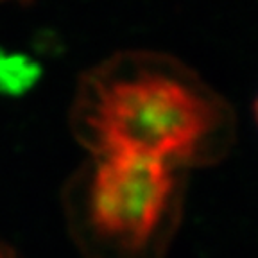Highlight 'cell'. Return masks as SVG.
Returning a JSON list of instances; mask_svg holds the SVG:
<instances>
[{"instance_id":"cell-1","label":"cell","mask_w":258,"mask_h":258,"mask_svg":"<svg viewBox=\"0 0 258 258\" xmlns=\"http://www.w3.org/2000/svg\"><path fill=\"white\" fill-rule=\"evenodd\" d=\"M76 115L97 156L129 154L176 169L201 160L222 122L201 86L158 64L113 67L88 79Z\"/></svg>"},{"instance_id":"cell-2","label":"cell","mask_w":258,"mask_h":258,"mask_svg":"<svg viewBox=\"0 0 258 258\" xmlns=\"http://www.w3.org/2000/svg\"><path fill=\"white\" fill-rule=\"evenodd\" d=\"M176 167L129 154L97 156L88 188V221L104 244L127 256L158 240L172 217Z\"/></svg>"},{"instance_id":"cell-3","label":"cell","mask_w":258,"mask_h":258,"mask_svg":"<svg viewBox=\"0 0 258 258\" xmlns=\"http://www.w3.org/2000/svg\"><path fill=\"white\" fill-rule=\"evenodd\" d=\"M0 258H11V256H9V254L6 253V251L2 249V247H0Z\"/></svg>"},{"instance_id":"cell-4","label":"cell","mask_w":258,"mask_h":258,"mask_svg":"<svg viewBox=\"0 0 258 258\" xmlns=\"http://www.w3.org/2000/svg\"><path fill=\"white\" fill-rule=\"evenodd\" d=\"M256 117H258V102H256Z\"/></svg>"}]
</instances>
